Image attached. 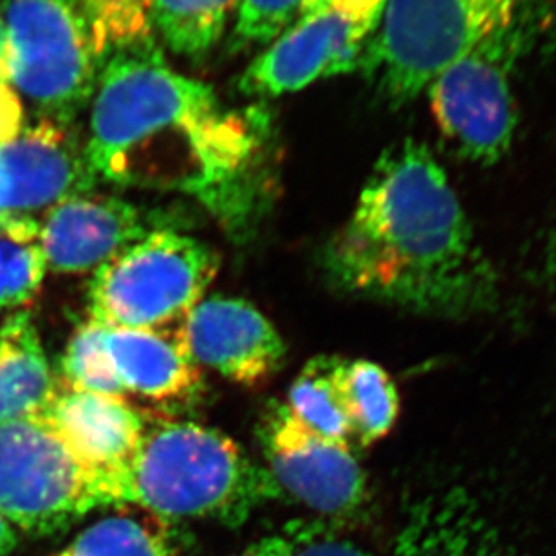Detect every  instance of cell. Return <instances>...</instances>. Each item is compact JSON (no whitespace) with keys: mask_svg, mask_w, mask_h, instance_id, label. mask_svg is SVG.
Instances as JSON below:
<instances>
[{"mask_svg":"<svg viewBox=\"0 0 556 556\" xmlns=\"http://www.w3.org/2000/svg\"><path fill=\"white\" fill-rule=\"evenodd\" d=\"M541 280L556 309V230L547 237L546 244L542 248Z\"/></svg>","mask_w":556,"mask_h":556,"instance_id":"cell-28","label":"cell"},{"mask_svg":"<svg viewBox=\"0 0 556 556\" xmlns=\"http://www.w3.org/2000/svg\"><path fill=\"white\" fill-rule=\"evenodd\" d=\"M0 84H10V65H8V49H5L4 29L0 27Z\"/></svg>","mask_w":556,"mask_h":556,"instance_id":"cell-30","label":"cell"},{"mask_svg":"<svg viewBox=\"0 0 556 556\" xmlns=\"http://www.w3.org/2000/svg\"><path fill=\"white\" fill-rule=\"evenodd\" d=\"M98 508H119L113 477L48 416L0 425V515L29 535H53Z\"/></svg>","mask_w":556,"mask_h":556,"instance_id":"cell-5","label":"cell"},{"mask_svg":"<svg viewBox=\"0 0 556 556\" xmlns=\"http://www.w3.org/2000/svg\"><path fill=\"white\" fill-rule=\"evenodd\" d=\"M219 271L206 242L174 230H152L94 271L89 320L102 326L160 331L204 299Z\"/></svg>","mask_w":556,"mask_h":556,"instance_id":"cell-7","label":"cell"},{"mask_svg":"<svg viewBox=\"0 0 556 556\" xmlns=\"http://www.w3.org/2000/svg\"><path fill=\"white\" fill-rule=\"evenodd\" d=\"M147 511L119 506L89 526L54 556H181L174 531Z\"/></svg>","mask_w":556,"mask_h":556,"instance_id":"cell-19","label":"cell"},{"mask_svg":"<svg viewBox=\"0 0 556 556\" xmlns=\"http://www.w3.org/2000/svg\"><path fill=\"white\" fill-rule=\"evenodd\" d=\"M122 506L163 520L208 519L239 526L255 509L282 498L266 468L215 428L157 422L143 438L119 482Z\"/></svg>","mask_w":556,"mask_h":556,"instance_id":"cell-3","label":"cell"},{"mask_svg":"<svg viewBox=\"0 0 556 556\" xmlns=\"http://www.w3.org/2000/svg\"><path fill=\"white\" fill-rule=\"evenodd\" d=\"M149 223L135 204L105 193L65 199L43 215V255L56 274H87L149 236Z\"/></svg>","mask_w":556,"mask_h":556,"instance_id":"cell-13","label":"cell"},{"mask_svg":"<svg viewBox=\"0 0 556 556\" xmlns=\"http://www.w3.org/2000/svg\"><path fill=\"white\" fill-rule=\"evenodd\" d=\"M342 358L315 356L294 378L283 403L291 416L321 438L353 448L354 433L343 400Z\"/></svg>","mask_w":556,"mask_h":556,"instance_id":"cell-18","label":"cell"},{"mask_svg":"<svg viewBox=\"0 0 556 556\" xmlns=\"http://www.w3.org/2000/svg\"><path fill=\"white\" fill-rule=\"evenodd\" d=\"M241 0H150L152 29L185 59H203L225 35Z\"/></svg>","mask_w":556,"mask_h":556,"instance_id":"cell-20","label":"cell"},{"mask_svg":"<svg viewBox=\"0 0 556 556\" xmlns=\"http://www.w3.org/2000/svg\"><path fill=\"white\" fill-rule=\"evenodd\" d=\"M257 130L212 87L172 70L154 43L103 60L86 141L97 179L119 187L233 195L258 149Z\"/></svg>","mask_w":556,"mask_h":556,"instance_id":"cell-2","label":"cell"},{"mask_svg":"<svg viewBox=\"0 0 556 556\" xmlns=\"http://www.w3.org/2000/svg\"><path fill=\"white\" fill-rule=\"evenodd\" d=\"M46 271L40 223L0 210V311L27 304Z\"/></svg>","mask_w":556,"mask_h":556,"instance_id":"cell-22","label":"cell"},{"mask_svg":"<svg viewBox=\"0 0 556 556\" xmlns=\"http://www.w3.org/2000/svg\"><path fill=\"white\" fill-rule=\"evenodd\" d=\"M24 129V105L13 87L0 84V147L10 143Z\"/></svg>","mask_w":556,"mask_h":556,"instance_id":"cell-27","label":"cell"},{"mask_svg":"<svg viewBox=\"0 0 556 556\" xmlns=\"http://www.w3.org/2000/svg\"><path fill=\"white\" fill-rule=\"evenodd\" d=\"M0 174L4 212L22 215L48 212L65 199L92 192L98 182L86 143L71 124L46 118L24 125L21 135L0 147Z\"/></svg>","mask_w":556,"mask_h":556,"instance_id":"cell-12","label":"cell"},{"mask_svg":"<svg viewBox=\"0 0 556 556\" xmlns=\"http://www.w3.org/2000/svg\"><path fill=\"white\" fill-rule=\"evenodd\" d=\"M0 27H2V22H0Z\"/></svg>","mask_w":556,"mask_h":556,"instance_id":"cell-32","label":"cell"},{"mask_svg":"<svg viewBox=\"0 0 556 556\" xmlns=\"http://www.w3.org/2000/svg\"><path fill=\"white\" fill-rule=\"evenodd\" d=\"M535 2L387 0L359 70L387 102H413L473 43Z\"/></svg>","mask_w":556,"mask_h":556,"instance_id":"cell-6","label":"cell"},{"mask_svg":"<svg viewBox=\"0 0 556 556\" xmlns=\"http://www.w3.org/2000/svg\"><path fill=\"white\" fill-rule=\"evenodd\" d=\"M340 381L354 443L367 446L386 438L400 414V394L389 372L369 359H343Z\"/></svg>","mask_w":556,"mask_h":556,"instance_id":"cell-21","label":"cell"},{"mask_svg":"<svg viewBox=\"0 0 556 556\" xmlns=\"http://www.w3.org/2000/svg\"><path fill=\"white\" fill-rule=\"evenodd\" d=\"M547 0L495 27L441 71L425 94L444 141L465 160L493 165L517 130L515 70L546 22Z\"/></svg>","mask_w":556,"mask_h":556,"instance_id":"cell-4","label":"cell"},{"mask_svg":"<svg viewBox=\"0 0 556 556\" xmlns=\"http://www.w3.org/2000/svg\"><path fill=\"white\" fill-rule=\"evenodd\" d=\"M387 0H321L248 65L242 94L278 98L358 70Z\"/></svg>","mask_w":556,"mask_h":556,"instance_id":"cell-9","label":"cell"},{"mask_svg":"<svg viewBox=\"0 0 556 556\" xmlns=\"http://www.w3.org/2000/svg\"><path fill=\"white\" fill-rule=\"evenodd\" d=\"M10 84L42 118L73 124L102 60L76 0H0Z\"/></svg>","mask_w":556,"mask_h":556,"instance_id":"cell-8","label":"cell"},{"mask_svg":"<svg viewBox=\"0 0 556 556\" xmlns=\"http://www.w3.org/2000/svg\"><path fill=\"white\" fill-rule=\"evenodd\" d=\"M321 522H326V520H320V522L318 520L315 522L313 520H293L291 525L283 526L282 530L277 533L258 539L255 544L247 547L237 556H291L311 533H315Z\"/></svg>","mask_w":556,"mask_h":556,"instance_id":"cell-25","label":"cell"},{"mask_svg":"<svg viewBox=\"0 0 556 556\" xmlns=\"http://www.w3.org/2000/svg\"><path fill=\"white\" fill-rule=\"evenodd\" d=\"M16 546V535L10 522L0 515V556H5L13 552Z\"/></svg>","mask_w":556,"mask_h":556,"instance_id":"cell-29","label":"cell"},{"mask_svg":"<svg viewBox=\"0 0 556 556\" xmlns=\"http://www.w3.org/2000/svg\"><path fill=\"white\" fill-rule=\"evenodd\" d=\"M56 391L37 327L15 313L0 327V425L40 416Z\"/></svg>","mask_w":556,"mask_h":556,"instance_id":"cell-17","label":"cell"},{"mask_svg":"<svg viewBox=\"0 0 556 556\" xmlns=\"http://www.w3.org/2000/svg\"><path fill=\"white\" fill-rule=\"evenodd\" d=\"M261 441L266 470L282 497L304 504L326 522L349 519L364 508L369 482L353 448L305 428L283 403L264 419Z\"/></svg>","mask_w":556,"mask_h":556,"instance_id":"cell-10","label":"cell"},{"mask_svg":"<svg viewBox=\"0 0 556 556\" xmlns=\"http://www.w3.org/2000/svg\"><path fill=\"white\" fill-rule=\"evenodd\" d=\"M4 199H5V185L4 179H2V174H0V210L4 212Z\"/></svg>","mask_w":556,"mask_h":556,"instance_id":"cell-31","label":"cell"},{"mask_svg":"<svg viewBox=\"0 0 556 556\" xmlns=\"http://www.w3.org/2000/svg\"><path fill=\"white\" fill-rule=\"evenodd\" d=\"M324 269L343 293L438 318L497 309V271L477 241L448 177L427 144L381 154Z\"/></svg>","mask_w":556,"mask_h":556,"instance_id":"cell-1","label":"cell"},{"mask_svg":"<svg viewBox=\"0 0 556 556\" xmlns=\"http://www.w3.org/2000/svg\"><path fill=\"white\" fill-rule=\"evenodd\" d=\"M43 416L60 428L89 463L113 477L119 497L122 476L147 428L141 414L125 397L76 391L56 383Z\"/></svg>","mask_w":556,"mask_h":556,"instance_id":"cell-15","label":"cell"},{"mask_svg":"<svg viewBox=\"0 0 556 556\" xmlns=\"http://www.w3.org/2000/svg\"><path fill=\"white\" fill-rule=\"evenodd\" d=\"M329 522H321L315 533H311L291 556H381L356 546L353 542L340 541L331 535ZM396 556L394 552L391 555Z\"/></svg>","mask_w":556,"mask_h":556,"instance_id":"cell-26","label":"cell"},{"mask_svg":"<svg viewBox=\"0 0 556 556\" xmlns=\"http://www.w3.org/2000/svg\"><path fill=\"white\" fill-rule=\"evenodd\" d=\"M80 5L98 59L119 49L152 42L150 0H76Z\"/></svg>","mask_w":556,"mask_h":556,"instance_id":"cell-23","label":"cell"},{"mask_svg":"<svg viewBox=\"0 0 556 556\" xmlns=\"http://www.w3.org/2000/svg\"><path fill=\"white\" fill-rule=\"evenodd\" d=\"M188 358L241 386L268 380L286 358V343L274 324L247 300H199L176 327Z\"/></svg>","mask_w":556,"mask_h":556,"instance_id":"cell-11","label":"cell"},{"mask_svg":"<svg viewBox=\"0 0 556 556\" xmlns=\"http://www.w3.org/2000/svg\"><path fill=\"white\" fill-rule=\"evenodd\" d=\"M102 349L109 375L125 400L176 402L201 389L199 367L185 353L176 327L144 331L102 326Z\"/></svg>","mask_w":556,"mask_h":556,"instance_id":"cell-14","label":"cell"},{"mask_svg":"<svg viewBox=\"0 0 556 556\" xmlns=\"http://www.w3.org/2000/svg\"><path fill=\"white\" fill-rule=\"evenodd\" d=\"M394 555L519 556L465 493L454 492L427 498L414 509Z\"/></svg>","mask_w":556,"mask_h":556,"instance_id":"cell-16","label":"cell"},{"mask_svg":"<svg viewBox=\"0 0 556 556\" xmlns=\"http://www.w3.org/2000/svg\"><path fill=\"white\" fill-rule=\"evenodd\" d=\"M321 0H241L236 13L239 46H268L288 27L315 10Z\"/></svg>","mask_w":556,"mask_h":556,"instance_id":"cell-24","label":"cell"}]
</instances>
